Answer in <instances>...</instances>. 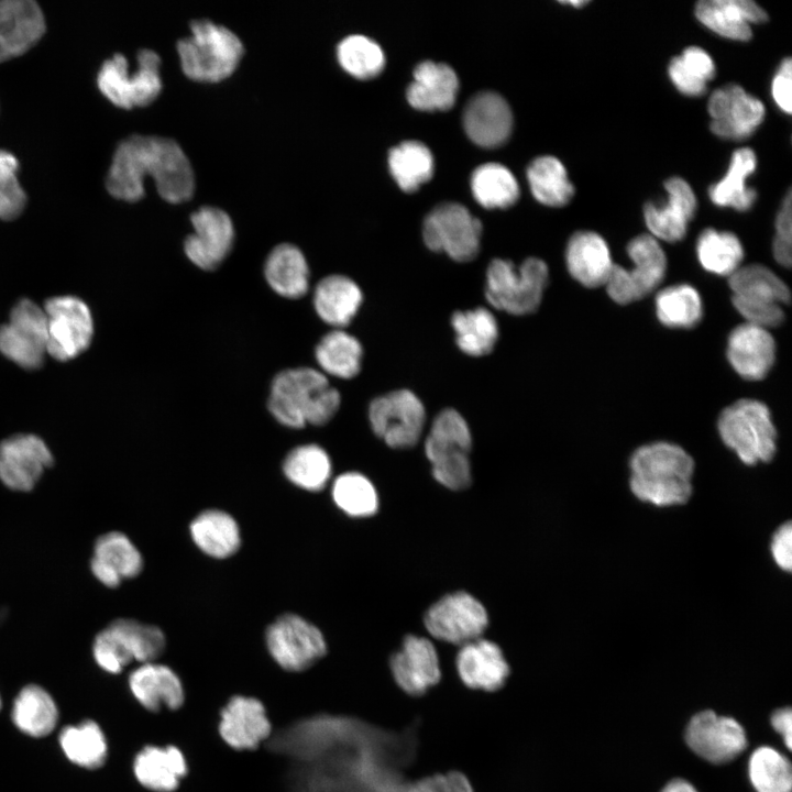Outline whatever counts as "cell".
<instances>
[{
  "label": "cell",
  "mask_w": 792,
  "mask_h": 792,
  "mask_svg": "<svg viewBox=\"0 0 792 792\" xmlns=\"http://www.w3.org/2000/svg\"><path fill=\"white\" fill-rule=\"evenodd\" d=\"M153 178L158 195L178 204L191 198L195 176L180 145L168 138L133 134L117 146L106 188L116 199L134 202L144 194V179Z\"/></svg>",
  "instance_id": "1"
},
{
  "label": "cell",
  "mask_w": 792,
  "mask_h": 792,
  "mask_svg": "<svg viewBox=\"0 0 792 792\" xmlns=\"http://www.w3.org/2000/svg\"><path fill=\"white\" fill-rule=\"evenodd\" d=\"M629 488L640 502L658 507L685 504L693 492L694 461L681 447L653 442L634 451Z\"/></svg>",
  "instance_id": "2"
},
{
  "label": "cell",
  "mask_w": 792,
  "mask_h": 792,
  "mask_svg": "<svg viewBox=\"0 0 792 792\" xmlns=\"http://www.w3.org/2000/svg\"><path fill=\"white\" fill-rule=\"evenodd\" d=\"M340 405L341 395L327 375L306 366L277 373L267 399L268 411L275 420L293 429L328 424Z\"/></svg>",
  "instance_id": "3"
},
{
  "label": "cell",
  "mask_w": 792,
  "mask_h": 792,
  "mask_svg": "<svg viewBox=\"0 0 792 792\" xmlns=\"http://www.w3.org/2000/svg\"><path fill=\"white\" fill-rule=\"evenodd\" d=\"M191 34L177 42L184 74L197 81L216 82L229 77L244 53L235 33L209 20H194Z\"/></svg>",
  "instance_id": "4"
},
{
  "label": "cell",
  "mask_w": 792,
  "mask_h": 792,
  "mask_svg": "<svg viewBox=\"0 0 792 792\" xmlns=\"http://www.w3.org/2000/svg\"><path fill=\"white\" fill-rule=\"evenodd\" d=\"M548 280V265L538 257H528L519 266L495 258L486 268L484 294L495 309L525 316L538 309Z\"/></svg>",
  "instance_id": "5"
},
{
  "label": "cell",
  "mask_w": 792,
  "mask_h": 792,
  "mask_svg": "<svg viewBox=\"0 0 792 792\" xmlns=\"http://www.w3.org/2000/svg\"><path fill=\"white\" fill-rule=\"evenodd\" d=\"M471 430L455 409L446 408L433 419L425 441V453L438 483L452 491L471 484Z\"/></svg>",
  "instance_id": "6"
},
{
  "label": "cell",
  "mask_w": 792,
  "mask_h": 792,
  "mask_svg": "<svg viewBox=\"0 0 792 792\" xmlns=\"http://www.w3.org/2000/svg\"><path fill=\"white\" fill-rule=\"evenodd\" d=\"M719 436L727 448L747 465L772 460L777 431L768 407L756 399H740L719 415Z\"/></svg>",
  "instance_id": "7"
},
{
  "label": "cell",
  "mask_w": 792,
  "mask_h": 792,
  "mask_svg": "<svg viewBox=\"0 0 792 792\" xmlns=\"http://www.w3.org/2000/svg\"><path fill=\"white\" fill-rule=\"evenodd\" d=\"M136 62V69L130 74L127 57L117 53L106 59L98 72L99 90L117 107H145L153 102L162 90L158 54L148 48L141 50Z\"/></svg>",
  "instance_id": "8"
},
{
  "label": "cell",
  "mask_w": 792,
  "mask_h": 792,
  "mask_svg": "<svg viewBox=\"0 0 792 792\" xmlns=\"http://www.w3.org/2000/svg\"><path fill=\"white\" fill-rule=\"evenodd\" d=\"M265 649L282 670L301 673L328 654L321 630L304 617L287 613L277 617L265 630Z\"/></svg>",
  "instance_id": "9"
},
{
  "label": "cell",
  "mask_w": 792,
  "mask_h": 792,
  "mask_svg": "<svg viewBox=\"0 0 792 792\" xmlns=\"http://www.w3.org/2000/svg\"><path fill=\"white\" fill-rule=\"evenodd\" d=\"M627 254L634 268L614 264L605 284L608 296L620 305L647 296L662 282L667 271L664 251L651 234L634 238L627 245Z\"/></svg>",
  "instance_id": "10"
},
{
  "label": "cell",
  "mask_w": 792,
  "mask_h": 792,
  "mask_svg": "<svg viewBox=\"0 0 792 792\" xmlns=\"http://www.w3.org/2000/svg\"><path fill=\"white\" fill-rule=\"evenodd\" d=\"M481 221L461 204L443 202L425 218L422 237L426 245L444 252L455 262H470L480 251Z\"/></svg>",
  "instance_id": "11"
},
{
  "label": "cell",
  "mask_w": 792,
  "mask_h": 792,
  "mask_svg": "<svg viewBox=\"0 0 792 792\" xmlns=\"http://www.w3.org/2000/svg\"><path fill=\"white\" fill-rule=\"evenodd\" d=\"M373 432L393 449H409L420 440L426 410L408 389H397L374 398L369 406Z\"/></svg>",
  "instance_id": "12"
},
{
  "label": "cell",
  "mask_w": 792,
  "mask_h": 792,
  "mask_svg": "<svg viewBox=\"0 0 792 792\" xmlns=\"http://www.w3.org/2000/svg\"><path fill=\"white\" fill-rule=\"evenodd\" d=\"M424 622L433 638L461 647L482 638L488 617L485 607L474 596L455 592L430 606Z\"/></svg>",
  "instance_id": "13"
},
{
  "label": "cell",
  "mask_w": 792,
  "mask_h": 792,
  "mask_svg": "<svg viewBox=\"0 0 792 792\" xmlns=\"http://www.w3.org/2000/svg\"><path fill=\"white\" fill-rule=\"evenodd\" d=\"M47 353L58 361H68L90 344L94 324L88 306L79 298L61 296L45 302Z\"/></svg>",
  "instance_id": "14"
},
{
  "label": "cell",
  "mask_w": 792,
  "mask_h": 792,
  "mask_svg": "<svg viewBox=\"0 0 792 792\" xmlns=\"http://www.w3.org/2000/svg\"><path fill=\"white\" fill-rule=\"evenodd\" d=\"M44 309L30 299L20 300L8 323L0 327V352L24 369H37L47 353Z\"/></svg>",
  "instance_id": "15"
},
{
  "label": "cell",
  "mask_w": 792,
  "mask_h": 792,
  "mask_svg": "<svg viewBox=\"0 0 792 792\" xmlns=\"http://www.w3.org/2000/svg\"><path fill=\"white\" fill-rule=\"evenodd\" d=\"M442 664L435 645L426 637L408 635L388 660L396 686L410 697H420L442 678Z\"/></svg>",
  "instance_id": "16"
},
{
  "label": "cell",
  "mask_w": 792,
  "mask_h": 792,
  "mask_svg": "<svg viewBox=\"0 0 792 792\" xmlns=\"http://www.w3.org/2000/svg\"><path fill=\"white\" fill-rule=\"evenodd\" d=\"M711 131L718 138L741 141L762 123L763 103L737 84H728L713 91L707 102Z\"/></svg>",
  "instance_id": "17"
},
{
  "label": "cell",
  "mask_w": 792,
  "mask_h": 792,
  "mask_svg": "<svg viewBox=\"0 0 792 792\" xmlns=\"http://www.w3.org/2000/svg\"><path fill=\"white\" fill-rule=\"evenodd\" d=\"M194 232L185 239L188 260L204 271H213L229 255L234 241V227L220 208L204 206L191 213Z\"/></svg>",
  "instance_id": "18"
},
{
  "label": "cell",
  "mask_w": 792,
  "mask_h": 792,
  "mask_svg": "<svg viewBox=\"0 0 792 792\" xmlns=\"http://www.w3.org/2000/svg\"><path fill=\"white\" fill-rule=\"evenodd\" d=\"M53 464L46 443L34 435H15L0 443V482L11 491L29 492Z\"/></svg>",
  "instance_id": "19"
},
{
  "label": "cell",
  "mask_w": 792,
  "mask_h": 792,
  "mask_svg": "<svg viewBox=\"0 0 792 792\" xmlns=\"http://www.w3.org/2000/svg\"><path fill=\"white\" fill-rule=\"evenodd\" d=\"M685 740L696 755L714 763L730 761L747 747L741 725L713 711L697 713L691 718Z\"/></svg>",
  "instance_id": "20"
},
{
  "label": "cell",
  "mask_w": 792,
  "mask_h": 792,
  "mask_svg": "<svg viewBox=\"0 0 792 792\" xmlns=\"http://www.w3.org/2000/svg\"><path fill=\"white\" fill-rule=\"evenodd\" d=\"M454 670L461 684L471 690L495 693L507 682L512 668L502 648L488 639L479 638L459 648Z\"/></svg>",
  "instance_id": "21"
},
{
  "label": "cell",
  "mask_w": 792,
  "mask_h": 792,
  "mask_svg": "<svg viewBox=\"0 0 792 792\" xmlns=\"http://www.w3.org/2000/svg\"><path fill=\"white\" fill-rule=\"evenodd\" d=\"M218 732L232 749L252 751L271 737L272 725L260 700L234 695L220 712Z\"/></svg>",
  "instance_id": "22"
},
{
  "label": "cell",
  "mask_w": 792,
  "mask_h": 792,
  "mask_svg": "<svg viewBox=\"0 0 792 792\" xmlns=\"http://www.w3.org/2000/svg\"><path fill=\"white\" fill-rule=\"evenodd\" d=\"M664 188L668 194L666 204L648 201L644 206L645 222L653 238L678 242L686 233L688 223L696 212L697 200L689 183L679 176L667 179Z\"/></svg>",
  "instance_id": "23"
},
{
  "label": "cell",
  "mask_w": 792,
  "mask_h": 792,
  "mask_svg": "<svg viewBox=\"0 0 792 792\" xmlns=\"http://www.w3.org/2000/svg\"><path fill=\"white\" fill-rule=\"evenodd\" d=\"M127 685L135 702L150 713L177 711L185 701L179 676L162 662L138 664L129 672Z\"/></svg>",
  "instance_id": "24"
},
{
  "label": "cell",
  "mask_w": 792,
  "mask_h": 792,
  "mask_svg": "<svg viewBox=\"0 0 792 792\" xmlns=\"http://www.w3.org/2000/svg\"><path fill=\"white\" fill-rule=\"evenodd\" d=\"M45 31V16L37 2L0 0V63L26 53Z\"/></svg>",
  "instance_id": "25"
},
{
  "label": "cell",
  "mask_w": 792,
  "mask_h": 792,
  "mask_svg": "<svg viewBox=\"0 0 792 792\" xmlns=\"http://www.w3.org/2000/svg\"><path fill=\"white\" fill-rule=\"evenodd\" d=\"M463 127L469 138L480 146L503 144L513 128V114L507 101L494 91L473 96L463 111Z\"/></svg>",
  "instance_id": "26"
},
{
  "label": "cell",
  "mask_w": 792,
  "mask_h": 792,
  "mask_svg": "<svg viewBox=\"0 0 792 792\" xmlns=\"http://www.w3.org/2000/svg\"><path fill=\"white\" fill-rule=\"evenodd\" d=\"M142 569L141 552L123 532L109 531L96 539L90 571L102 585L116 588L123 580L138 576Z\"/></svg>",
  "instance_id": "27"
},
{
  "label": "cell",
  "mask_w": 792,
  "mask_h": 792,
  "mask_svg": "<svg viewBox=\"0 0 792 792\" xmlns=\"http://www.w3.org/2000/svg\"><path fill=\"white\" fill-rule=\"evenodd\" d=\"M727 358L743 378L762 380L774 363L776 343L767 329L746 322L730 332Z\"/></svg>",
  "instance_id": "28"
},
{
  "label": "cell",
  "mask_w": 792,
  "mask_h": 792,
  "mask_svg": "<svg viewBox=\"0 0 792 792\" xmlns=\"http://www.w3.org/2000/svg\"><path fill=\"white\" fill-rule=\"evenodd\" d=\"M695 15L712 32L740 42L751 38V23L768 20L767 12L751 0H702L695 6Z\"/></svg>",
  "instance_id": "29"
},
{
  "label": "cell",
  "mask_w": 792,
  "mask_h": 792,
  "mask_svg": "<svg viewBox=\"0 0 792 792\" xmlns=\"http://www.w3.org/2000/svg\"><path fill=\"white\" fill-rule=\"evenodd\" d=\"M188 767L183 752L175 746L147 745L132 760L135 781L151 792H174L186 777Z\"/></svg>",
  "instance_id": "30"
},
{
  "label": "cell",
  "mask_w": 792,
  "mask_h": 792,
  "mask_svg": "<svg viewBox=\"0 0 792 792\" xmlns=\"http://www.w3.org/2000/svg\"><path fill=\"white\" fill-rule=\"evenodd\" d=\"M565 262L570 275L590 288L605 285L614 265L606 241L593 231H579L570 238Z\"/></svg>",
  "instance_id": "31"
},
{
  "label": "cell",
  "mask_w": 792,
  "mask_h": 792,
  "mask_svg": "<svg viewBox=\"0 0 792 792\" xmlns=\"http://www.w3.org/2000/svg\"><path fill=\"white\" fill-rule=\"evenodd\" d=\"M458 90L459 79L451 66L425 61L414 70L407 99L419 110H447L453 106Z\"/></svg>",
  "instance_id": "32"
},
{
  "label": "cell",
  "mask_w": 792,
  "mask_h": 792,
  "mask_svg": "<svg viewBox=\"0 0 792 792\" xmlns=\"http://www.w3.org/2000/svg\"><path fill=\"white\" fill-rule=\"evenodd\" d=\"M363 300L359 285L348 276L332 274L316 285L312 304L318 317L334 327H346L359 311Z\"/></svg>",
  "instance_id": "33"
},
{
  "label": "cell",
  "mask_w": 792,
  "mask_h": 792,
  "mask_svg": "<svg viewBox=\"0 0 792 792\" xmlns=\"http://www.w3.org/2000/svg\"><path fill=\"white\" fill-rule=\"evenodd\" d=\"M264 276L268 286L287 299H299L309 289L307 260L300 249L290 243H280L268 253Z\"/></svg>",
  "instance_id": "34"
},
{
  "label": "cell",
  "mask_w": 792,
  "mask_h": 792,
  "mask_svg": "<svg viewBox=\"0 0 792 792\" xmlns=\"http://www.w3.org/2000/svg\"><path fill=\"white\" fill-rule=\"evenodd\" d=\"M756 168L757 156L751 148L736 150L724 177L708 189L711 201L718 207L737 211L749 210L757 199V191L748 187L746 182Z\"/></svg>",
  "instance_id": "35"
},
{
  "label": "cell",
  "mask_w": 792,
  "mask_h": 792,
  "mask_svg": "<svg viewBox=\"0 0 792 792\" xmlns=\"http://www.w3.org/2000/svg\"><path fill=\"white\" fill-rule=\"evenodd\" d=\"M194 543L207 556L226 559L240 548L241 535L237 520L221 509H206L190 522Z\"/></svg>",
  "instance_id": "36"
},
{
  "label": "cell",
  "mask_w": 792,
  "mask_h": 792,
  "mask_svg": "<svg viewBox=\"0 0 792 792\" xmlns=\"http://www.w3.org/2000/svg\"><path fill=\"white\" fill-rule=\"evenodd\" d=\"M11 718L22 733L31 737H43L55 728L58 710L52 695L45 689L30 684L16 695Z\"/></svg>",
  "instance_id": "37"
},
{
  "label": "cell",
  "mask_w": 792,
  "mask_h": 792,
  "mask_svg": "<svg viewBox=\"0 0 792 792\" xmlns=\"http://www.w3.org/2000/svg\"><path fill=\"white\" fill-rule=\"evenodd\" d=\"M362 356L360 341L343 329L326 333L315 349L321 372L342 380L353 378L360 373Z\"/></svg>",
  "instance_id": "38"
},
{
  "label": "cell",
  "mask_w": 792,
  "mask_h": 792,
  "mask_svg": "<svg viewBox=\"0 0 792 792\" xmlns=\"http://www.w3.org/2000/svg\"><path fill=\"white\" fill-rule=\"evenodd\" d=\"M459 349L471 356L491 353L498 339V324L494 315L484 307L455 311L451 317Z\"/></svg>",
  "instance_id": "39"
},
{
  "label": "cell",
  "mask_w": 792,
  "mask_h": 792,
  "mask_svg": "<svg viewBox=\"0 0 792 792\" xmlns=\"http://www.w3.org/2000/svg\"><path fill=\"white\" fill-rule=\"evenodd\" d=\"M58 740L65 756L79 767L96 769L103 766L108 758L106 735L94 721L66 726Z\"/></svg>",
  "instance_id": "40"
},
{
  "label": "cell",
  "mask_w": 792,
  "mask_h": 792,
  "mask_svg": "<svg viewBox=\"0 0 792 792\" xmlns=\"http://www.w3.org/2000/svg\"><path fill=\"white\" fill-rule=\"evenodd\" d=\"M527 178L535 198L546 206L562 207L574 195L564 165L554 156L536 157L527 168Z\"/></svg>",
  "instance_id": "41"
},
{
  "label": "cell",
  "mask_w": 792,
  "mask_h": 792,
  "mask_svg": "<svg viewBox=\"0 0 792 792\" xmlns=\"http://www.w3.org/2000/svg\"><path fill=\"white\" fill-rule=\"evenodd\" d=\"M283 472L294 485L305 491L319 492L331 476V461L320 446L301 444L285 457Z\"/></svg>",
  "instance_id": "42"
},
{
  "label": "cell",
  "mask_w": 792,
  "mask_h": 792,
  "mask_svg": "<svg viewBox=\"0 0 792 792\" xmlns=\"http://www.w3.org/2000/svg\"><path fill=\"white\" fill-rule=\"evenodd\" d=\"M389 169L398 186L405 191H415L429 180L433 173V156L430 150L416 140L402 142L388 154Z\"/></svg>",
  "instance_id": "43"
},
{
  "label": "cell",
  "mask_w": 792,
  "mask_h": 792,
  "mask_svg": "<svg viewBox=\"0 0 792 792\" xmlns=\"http://www.w3.org/2000/svg\"><path fill=\"white\" fill-rule=\"evenodd\" d=\"M696 253L704 270L722 276H730L744 258V249L737 235L712 228L700 234Z\"/></svg>",
  "instance_id": "44"
},
{
  "label": "cell",
  "mask_w": 792,
  "mask_h": 792,
  "mask_svg": "<svg viewBox=\"0 0 792 792\" xmlns=\"http://www.w3.org/2000/svg\"><path fill=\"white\" fill-rule=\"evenodd\" d=\"M471 189L474 198L485 208H507L519 197L514 174L498 163H486L475 168Z\"/></svg>",
  "instance_id": "45"
},
{
  "label": "cell",
  "mask_w": 792,
  "mask_h": 792,
  "mask_svg": "<svg viewBox=\"0 0 792 792\" xmlns=\"http://www.w3.org/2000/svg\"><path fill=\"white\" fill-rule=\"evenodd\" d=\"M729 286L733 296L779 305L790 301L785 283L761 264L739 267L729 276Z\"/></svg>",
  "instance_id": "46"
},
{
  "label": "cell",
  "mask_w": 792,
  "mask_h": 792,
  "mask_svg": "<svg viewBox=\"0 0 792 792\" xmlns=\"http://www.w3.org/2000/svg\"><path fill=\"white\" fill-rule=\"evenodd\" d=\"M109 626L138 664L158 662L167 650L164 631L133 618H117Z\"/></svg>",
  "instance_id": "47"
},
{
  "label": "cell",
  "mask_w": 792,
  "mask_h": 792,
  "mask_svg": "<svg viewBox=\"0 0 792 792\" xmlns=\"http://www.w3.org/2000/svg\"><path fill=\"white\" fill-rule=\"evenodd\" d=\"M656 314L666 327L692 328L703 317L701 296L688 284L667 287L656 296Z\"/></svg>",
  "instance_id": "48"
},
{
  "label": "cell",
  "mask_w": 792,
  "mask_h": 792,
  "mask_svg": "<svg viewBox=\"0 0 792 792\" xmlns=\"http://www.w3.org/2000/svg\"><path fill=\"white\" fill-rule=\"evenodd\" d=\"M748 771L757 792H791V763L774 748L756 749L750 756Z\"/></svg>",
  "instance_id": "49"
},
{
  "label": "cell",
  "mask_w": 792,
  "mask_h": 792,
  "mask_svg": "<svg viewBox=\"0 0 792 792\" xmlns=\"http://www.w3.org/2000/svg\"><path fill=\"white\" fill-rule=\"evenodd\" d=\"M337 57L342 68L359 79L375 77L385 65L381 46L361 34L344 37L338 44Z\"/></svg>",
  "instance_id": "50"
},
{
  "label": "cell",
  "mask_w": 792,
  "mask_h": 792,
  "mask_svg": "<svg viewBox=\"0 0 792 792\" xmlns=\"http://www.w3.org/2000/svg\"><path fill=\"white\" fill-rule=\"evenodd\" d=\"M331 495L334 504L352 517H367L378 508L375 487L361 473L348 472L339 475L332 484Z\"/></svg>",
  "instance_id": "51"
},
{
  "label": "cell",
  "mask_w": 792,
  "mask_h": 792,
  "mask_svg": "<svg viewBox=\"0 0 792 792\" xmlns=\"http://www.w3.org/2000/svg\"><path fill=\"white\" fill-rule=\"evenodd\" d=\"M19 162L16 157L4 150H0V219L13 220L24 210L28 201L26 194L19 178Z\"/></svg>",
  "instance_id": "52"
},
{
  "label": "cell",
  "mask_w": 792,
  "mask_h": 792,
  "mask_svg": "<svg viewBox=\"0 0 792 792\" xmlns=\"http://www.w3.org/2000/svg\"><path fill=\"white\" fill-rule=\"evenodd\" d=\"M92 656L96 663L110 674H119L134 662L109 625L96 635L92 641Z\"/></svg>",
  "instance_id": "53"
},
{
  "label": "cell",
  "mask_w": 792,
  "mask_h": 792,
  "mask_svg": "<svg viewBox=\"0 0 792 792\" xmlns=\"http://www.w3.org/2000/svg\"><path fill=\"white\" fill-rule=\"evenodd\" d=\"M733 304L747 323L767 329L778 327L784 319L781 305L733 296Z\"/></svg>",
  "instance_id": "54"
},
{
  "label": "cell",
  "mask_w": 792,
  "mask_h": 792,
  "mask_svg": "<svg viewBox=\"0 0 792 792\" xmlns=\"http://www.w3.org/2000/svg\"><path fill=\"white\" fill-rule=\"evenodd\" d=\"M792 238V194L789 190L781 204L776 219V235L773 239V256L785 267L791 265Z\"/></svg>",
  "instance_id": "55"
},
{
  "label": "cell",
  "mask_w": 792,
  "mask_h": 792,
  "mask_svg": "<svg viewBox=\"0 0 792 792\" xmlns=\"http://www.w3.org/2000/svg\"><path fill=\"white\" fill-rule=\"evenodd\" d=\"M406 792H474L469 779L460 771H448L413 781Z\"/></svg>",
  "instance_id": "56"
},
{
  "label": "cell",
  "mask_w": 792,
  "mask_h": 792,
  "mask_svg": "<svg viewBox=\"0 0 792 792\" xmlns=\"http://www.w3.org/2000/svg\"><path fill=\"white\" fill-rule=\"evenodd\" d=\"M668 74L671 82L684 96L700 97L706 91L707 84L691 73L679 56L670 61Z\"/></svg>",
  "instance_id": "57"
},
{
  "label": "cell",
  "mask_w": 792,
  "mask_h": 792,
  "mask_svg": "<svg viewBox=\"0 0 792 792\" xmlns=\"http://www.w3.org/2000/svg\"><path fill=\"white\" fill-rule=\"evenodd\" d=\"M792 61L782 59L771 81V95L778 108L791 114L792 112Z\"/></svg>",
  "instance_id": "58"
},
{
  "label": "cell",
  "mask_w": 792,
  "mask_h": 792,
  "mask_svg": "<svg viewBox=\"0 0 792 792\" xmlns=\"http://www.w3.org/2000/svg\"><path fill=\"white\" fill-rule=\"evenodd\" d=\"M679 57L690 72L706 84L715 77V63L711 55L703 48L689 46Z\"/></svg>",
  "instance_id": "59"
},
{
  "label": "cell",
  "mask_w": 792,
  "mask_h": 792,
  "mask_svg": "<svg viewBox=\"0 0 792 792\" xmlns=\"http://www.w3.org/2000/svg\"><path fill=\"white\" fill-rule=\"evenodd\" d=\"M770 552L774 563L784 572L792 568V527L788 521L781 525L773 534Z\"/></svg>",
  "instance_id": "60"
},
{
  "label": "cell",
  "mask_w": 792,
  "mask_h": 792,
  "mask_svg": "<svg viewBox=\"0 0 792 792\" xmlns=\"http://www.w3.org/2000/svg\"><path fill=\"white\" fill-rule=\"evenodd\" d=\"M773 728L781 734L788 749L792 747V712L790 707L780 708L773 712L771 716Z\"/></svg>",
  "instance_id": "61"
},
{
  "label": "cell",
  "mask_w": 792,
  "mask_h": 792,
  "mask_svg": "<svg viewBox=\"0 0 792 792\" xmlns=\"http://www.w3.org/2000/svg\"><path fill=\"white\" fill-rule=\"evenodd\" d=\"M661 792H697V790L685 780L674 779L668 782Z\"/></svg>",
  "instance_id": "62"
},
{
  "label": "cell",
  "mask_w": 792,
  "mask_h": 792,
  "mask_svg": "<svg viewBox=\"0 0 792 792\" xmlns=\"http://www.w3.org/2000/svg\"><path fill=\"white\" fill-rule=\"evenodd\" d=\"M562 3L570 4L573 7H583L588 3L586 0H571V1H564Z\"/></svg>",
  "instance_id": "63"
},
{
  "label": "cell",
  "mask_w": 792,
  "mask_h": 792,
  "mask_svg": "<svg viewBox=\"0 0 792 792\" xmlns=\"http://www.w3.org/2000/svg\"><path fill=\"white\" fill-rule=\"evenodd\" d=\"M0 708H1V697H0Z\"/></svg>",
  "instance_id": "64"
}]
</instances>
